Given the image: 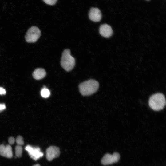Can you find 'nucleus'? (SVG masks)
I'll return each mask as SVG.
<instances>
[{
    "mask_svg": "<svg viewBox=\"0 0 166 166\" xmlns=\"http://www.w3.org/2000/svg\"><path fill=\"white\" fill-rule=\"evenodd\" d=\"M0 155L7 158H11L13 157V153L11 146L10 145L6 146L2 144L0 145Z\"/></svg>",
    "mask_w": 166,
    "mask_h": 166,
    "instance_id": "9d476101",
    "label": "nucleus"
},
{
    "mask_svg": "<svg viewBox=\"0 0 166 166\" xmlns=\"http://www.w3.org/2000/svg\"><path fill=\"white\" fill-rule=\"evenodd\" d=\"M33 166H41L39 164H36Z\"/></svg>",
    "mask_w": 166,
    "mask_h": 166,
    "instance_id": "6ab92c4d",
    "label": "nucleus"
},
{
    "mask_svg": "<svg viewBox=\"0 0 166 166\" xmlns=\"http://www.w3.org/2000/svg\"><path fill=\"white\" fill-rule=\"evenodd\" d=\"M6 106L4 104H0V112L4 110Z\"/></svg>",
    "mask_w": 166,
    "mask_h": 166,
    "instance_id": "a211bd4d",
    "label": "nucleus"
},
{
    "mask_svg": "<svg viewBox=\"0 0 166 166\" xmlns=\"http://www.w3.org/2000/svg\"><path fill=\"white\" fill-rule=\"evenodd\" d=\"M46 4L53 5L56 4L57 0H43Z\"/></svg>",
    "mask_w": 166,
    "mask_h": 166,
    "instance_id": "2eb2a0df",
    "label": "nucleus"
},
{
    "mask_svg": "<svg viewBox=\"0 0 166 166\" xmlns=\"http://www.w3.org/2000/svg\"><path fill=\"white\" fill-rule=\"evenodd\" d=\"M99 83L93 79H90L81 83L79 86V91L83 96L91 95L95 93L98 90Z\"/></svg>",
    "mask_w": 166,
    "mask_h": 166,
    "instance_id": "f257e3e1",
    "label": "nucleus"
},
{
    "mask_svg": "<svg viewBox=\"0 0 166 166\" xmlns=\"http://www.w3.org/2000/svg\"><path fill=\"white\" fill-rule=\"evenodd\" d=\"M15 141V139L13 137H10L8 139V142L10 144H14Z\"/></svg>",
    "mask_w": 166,
    "mask_h": 166,
    "instance_id": "dca6fc26",
    "label": "nucleus"
},
{
    "mask_svg": "<svg viewBox=\"0 0 166 166\" xmlns=\"http://www.w3.org/2000/svg\"><path fill=\"white\" fill-rule=\"evenodd\" d=\"M145 0L147 1H150V0Z\"/></svg>",
    "mask_w": 166,
    "mask_h": 166,
    "instance_id": "aec40b11",
    "label": "nucleus"
},
{
    "mask_svg": "<svg viewBox=\"0 0 166 166\" xmlns=\"http://www.w3.org/2000/svg\"><path fill=\"white\" fill-rule=\"evenodd\" d=\"M89 17L91 20L95 22H99L101 19V13L98 8L93 7L89 11Z\"/></svg>",
    "mask_w": 166,
    "mask_h": 166,
    "instance_id": "6e6552de",
    "label": "nucleus"
},
{
    "mask_svg": "<svg viewBox=\"0 0 166 166\" xmlns=\"http://www.w3.org/2000/svg\"><path fill=\"white\" fill-rule=\"evenodd\" d=\"M120 158V155L117 152H114L112 155L107 153L102 158L101 162L103 165H110L118 162Z\"/></svg>",
    "mask_w": 166,
    "mask_h": 166,
    "instance_id": "39448f33",
    "label": "nucleus"
},
{
    "mask_svg": "<svg viewBox=\"0 0 166 166\" xmlns=\"http://www.w3.org/2000/svg\"><path fill=\"white\" fill-rule=\"evenodd\" d=\"M46 72L44 69L38 68L34 71L32 75L34 78L39 80L44 78L46 76Z\"/></svg>",
    "mask_w": 166,
    "mask_h": 166,
    "instance_id": "9b49d317",
    "label": "nucleus"
},
{
    "mask_svg": "<svg viewBox=\"0 0 166 166\" xmlns=\"http://www.w3.org/2000/svg\"><path fill=\"white\" fill-rule=\"evenodd\" d=\"M15 141L17 144V145L21 146L23 145L24 144L23 138L20 136H17L15 140Z\"/></svg>",
    "mask_w": 166,
    "mask_h": 166,
    "instance_id": "4468645a",
    "label": "nucleus"
},
{
    "mask_svg": "<svg viewBox=\"0 0 166 166\" xmlns=\"http://www.w3.org/2000/svg\"><path fill=\"white\" fill-rule=\"evenodd\" d=\"M30 157L35 160L42 157L43 156V153L41 152L38 147H33L30 145H27L25 148Z\"/></svg>",
    "mask_w": 166,
    "mask_h": 166,
    "instance_id": "423d86ee",
    "label": "nucleus"
},
{
    "mask_svg": "<svg viewBox=\"0 0 166 166\" xmlns=\"http://www.w3.org/2000/svg\"><path fill=\"white\" fill-rule=\"evenodd\" d=\"M47 160L51 161L54 158L58 157L60 154L59 148L55 146H51L47 149L46 152Z\"/></svg>",
    "mask_w": 166,
    "mask_h": 166,
    "instance_id": "0eeeda50",
    "label": "nucleus"
},
{
    "mask_svg": "<svg viewBox=\"0 0 166 166\" xmlns=\"http://www.w3.org/2000/svg\"><path fill=\"white\" fill-rule=\"evenodd\" d=\"M75 64L74 58L70 54V50L69 49L64 50L63 52L61 61V67L67 71H71Z\"/></svg>",
    "mask_w": 166,
    "mask_h": 166,
    "instance_id": "7ed1b4c3",
    "label": "nucleus"
},
{
    "mask_svg": "<svg viewBox=\"0 0 166 166\" xmlns=\"http://www.w3.org/2000/svg\"><path fill=\"white\" fill-rule=\"evenodd\" d=\"M99 32L102 36L106 38L110 37L113 34V30L111 26L106 24L100 26Z\"/></svg>",
    "mask_w": 166,
    "mask_h": 166,
    "instance_id": "1a4fd4ad",
    "label": "nucleus"
},
{
    "mask_svg": "<svg viewBox=\"0 0 166 166\" xmlns=\"http://www.w3.org/2000/svg\"><path fill=\"white\" fill-rule=\"evenodd\" d=\"M6 91L5 89L2 87H0V94L4 95L6 93Z\"/></svg>",
    "mask_w": 166,
    "mask_h": 166,
    "instance_id": "f3484780",
    "label": "nucleus"
},
{
    "mask_svg": "<svg viewBox=\"0 0 166 166\" xmlns=\"http://www.w3.org/2000/svg\"><path fill=\"white\" fill-rule=\"evenodd\" d=\"M45 87L42 89L41 94L43 97L47 98L49 96L50 92L48 89Z\"/></svg>",
    "mask_w": 166,
    "mask_h": 166,
    "instance_id": "ddd939ff",
    "label": "nucleus"
},
{
    "mask_svg": "<svg viewBox=\"0 0 166 166\" xmlns=\"http://www.w3.org/2000/svg\"><path fill=\"white\" fill-rule=\"evenodd\" d=\"M149 105L153 110L159 111L162 109L166 105L164 96L161 93H157L152 95L149 100Z\"/></svg>",
    "mask_w": 166,
    "mask_h": 166,
    "instance_id": "f03ea898",
    "label": "nucleus"
},
{
    "mask_svg": "<svg viewBox=\"0 0 166 166\" xmlns=\"http://www.w3.org/2000/svg\"><path fill=\"white\" fill-rule=\"evenodd\" d=\"M41 32L39 29L33 26L28 30L25 36L26 41L28 43H34L36 42L40 37Z\"/></svg>",
    "mask_w": 166,
    "mask_h": 166,
    "instance_id": "20e7f679",
    "label": "nucleus"
},
{
    "mask_svg": "<svg viewBox=\"0 0 166 166\" xmlns=\"http://www.w3.org/2000/svg\"><path fill=\"white\" fill-rule=\"evenodd\" d=\"M22 152V148L21 146L17 145L15 147V154L16 157H20Z\"/></svg>",
    "mask_w": 166,
    "mask_h": 166,
    "instance_id": "f8f14e48",
    "label": "nucleus"
}]
</instances>
